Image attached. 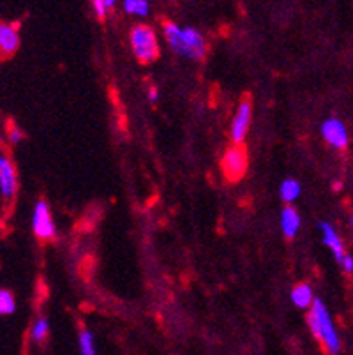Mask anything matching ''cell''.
Segmentation results:
<instances>
[{
    "label": "cell",
    "instance_id": "obj_12",
    "mask_svg": "<svg viewBox=\"0 0 353 355\" xmlns=\"http://www.w3.org/2000/svg\"><path fill=\"white\" fill-rule=\"evenodd\" d=\"M291 301L295 302V306L299 308H307V306L313 304V290H311L309 285L302 283V285H297L291 292Z\"/></svg>",
    "mask_w": 353,
    "mask_h": 355
},
{
    "label": "cell",
    "instance_id": "obj_8",
    "mask_svg": "<svg viewBox=\"0 0 353 355\" xmlns=\"http://www.w3.org/2000/svg\"><path fill=\"white\" fill-rule=\"evenodd\" d=\"M0 189L6 200H12L16 193V172L11 159L0 154Z\"/></svg>",
    "mask_w": 353,
    "mask_h": 355
},
{
    "label": "cell",
    "instance_id": "obj_5",
    "mask_svg": "<svg viewBox=\"0 0 353 355\" xmlns=\"http://www.w3.org/2000/svg\"><path fill=\"white\" fill-rule=\"evenodd\" d=\"M34 234L41 241H50V239L55 237V225L46 202H37V205H35Z\"/></svg>",
    "mask_w": 353,
    "mask_h": 355
},
{
    "label": "cell",
    "instance_id": "obj_7",
    "mask_svg": "<svg viewBox=\"0 0 353 355\" xmlns=\"http://www.w3.org/2000/svg\"><path fill=\"white\" fill-rule=\"evenodd\" d=\"M322 133L323 138H325L334 148H346V145H348V133H346V128L343 125L341 121H338V119H329V121L323 122Z\"/></svg>",
    "mask_w": 353,
    "mask_h": 355
},
{
    "label": "cell",
    "instance_id": "obj_21",
    "mask_svg": "<svg viewBox=\"0 0 353 355\" xmlns=\"http://www.w3.org/2000/svg\"><path fill=\"white\" fill-rule=\"evenodd\" d=\"M103 4H105L106 11H110V9H112L113 6H115V0H103Z\"/></svg>",
    "mask_w": 353,
    "mask_h": 355
},
{
    "label": "cell",
    "instance_id": "obj_17",
    "mask_svg": "<svg viewBox=\"0 0 353 355\" xmlns=\"http://www.w3.org/2000/svg\"><path fill=\"white\" fill-rule=\"evenodd\" d=\"M48 336V322L46 320H37L32 327V340L37 343H43Z\"/></svg>",
    "mask_w": 353,
    "mask_h": 355
},
{
    "label": "cell",
    "instance_id": "obj_3",
    "mask_svg": "<svg viewBox=\"0 0 353 355\" xmlns=\"http://www.w3.org/2000/svg\"><path fill=\"white\" fill-rule=\"evenodd\" d=\"M131 46L138 60H141V62H152V60L157 59V53H160L154 31L145 27V25H136L131 31Z\"/></svg>",
    "mask_w": 353,
    "mask_h": 355
},
{
    "label": "cell",
    "instance_id": "obj_11",
    "mask_svg": "<svg viewBox=\"0 0 353 355\" xmlns=\"http://www.w3.org/2000/svg\"><path fill=\"white\" fill-rule=\"evenodd\" d=\"M281 227L286 237H295L300 228V218L293 207H286L281 216Z\"/></svg>",
    "mask_w": 353,
    "mask_h": 355
},
{
    "label": "cell",
    "instance_id": "obj_15",
    "mask_svg": "<svg viewBox=\"0 0 353 355\" xmlns=\"http://www.w3.org/2000/svg\"><path fill=\"white\" fill-rule=\"evenodd\" d=\"M15 311V297L8 290H0V315H9Z\"/></svg>",
    "mask_w": 353,
    "mask_h": 355
},
{
    "label": "cell",
    "instance_id": "obj_10",
    "mask_svg": "<svg viewBox=\"0 0 353 355\" xmlns=\"http://www.w3.org/2000/svg\"><path fill=\"white\" fill-rule=\"evenodd\" d=\"M320 230L323 232V242H325L327 246L332 250V253H334L336 260L341 263L343 258H345V248H343V242L341 239L338 237V234H336V230L332 228V225H329V223H320Z\"/></svg>",
    "mask_w": 353,
    "mask_h": 355
},
{
    "label": "cell",
    "instance_id": "obj_2",
    "mask_svg": "<svg viewBox=\"0 0 353 355\" xmlns=\"http://www.w3.org/2000/svg\"><path fill=\"white\" fill-rule=\"evenodd\" d=\"M307 322H309V327L313 331V334L316 336V340L323 341L327 352L329 354H338L339 347V336L336 332L332 320H330V315L327 311L325 304H323L320 299H315L313 304H311L309 316H307Z\"/></svg>",
    "mask_w": 353,
    "mask_h": 355
},
{
    "label": "cell",
    "instance_id": "obj_9",
    "mask_svg": "<svg viewBox=\"0 0 353 355\" xmlns=\"http://www.w3.org/2000/svg\"><path fill=\"white\" fill-rule=\"evenodd\" d=\"M19 46V35L16 25L0 21V57H11Z\"/></svg>",
    "mask_w": 353,
    "mask_h": 355
},
{
    "label": "cell",
    "instance_id": "obj_20",
    "mask_svg": "<svg viewBox=\"0 0 353 355\" xmlns=\"http://www.w3.org/2000/svg\"><path fill=\"white\" fill-rule=\"evenodd\" d=\"M341 266L346 272H353V257L345 254V258H343V261H341Z\"/></svg>",
    "mask_w": 353,
    "mask_h": 355
},
{
    "label": "cell",
    "instance_id": "obj_22",
    "mask_svg": "<svg viewBox=\"0 0 353 355\" xmlns=\"http://www.w3.org/2000/svg\"><path fill=\"white\" fill-rule=\"evenodd\" d=\"M148 99H150L152 103H155V101H157V92H155L154 89H152L150 92H148Z\"/></svg>",
    "mask_w": 353,
    "mask_h": 355
},
{
    "label": "cell",
    "instance_id": "obj_6",
    "mask_svg": "<svg viewBox=\"0 0 353 355\" xmlns=\"http://www.w3.org/2000/svg\"><path fill=\"white\" fill-rule=\"evenodd\" d=\"M249 124H251V101L244 99V101L239 105L237 114L233 117L232 122V140L235 144H242L246 133H248Z\"/></svg>",
    "mask_w": 353,
    "mask_h": 355
},
{
    "label": "cell",
    "instance_id": "obj_16",
    "mask_svg": "<svg viewBox=\"0 0 353 355\" xmlns=\"http://www.w3.org/2000/svg\"><path fill=\"white\" fill-rule=\"evenodd\" d=\"M78 343H80V352H82L83 355L96 354V348H94V336L90 334L89 331H83L82 334H80V340H78Z\"/></svg>",
    "mask_w": 353,
    "mask_h": 355
},
{
    "label": "cell",
    "instance_id": "obj_1",
    "mask_svg": "<svg viewBox=\"0 0 353 355\" xmlns=\"http://www.w3.org/2000/svg\"><path fill=\"white\" fill-rule=\"evenodd\" d=\"M163 31L164 35H166L168 44L177 53L186 57V59H203V55L207 51V44L203 35L196 28H180L179 25L168 21V24L163 25Z\"/></svg>",
    "mask_w": 353,
    "mask_h": 355
},
{
    "label": "cell",
    "instance_id": "obj_19",
    "mask_svg": "<svg viewBox=\"0 0 353 355\" xmlns=\"http://www.w3.org/2000/svg\"><path fill=\"white\" fill-rule=\"evenodd\" d=\"M92 6H94V12H96V16L99 18V20H103L106 16V8L105 4H103V0H92Z\"/></svg>",
    "mask_w": 353,
    "mask_h": 355
},
{
    "label": "cell",
    "instance_id": "obj_4",
    "mask_svg": "<svg viewBox=\"0 0 353 355\" xmlns=\"http://www.w3.org/2000/svg\"><path fill=\"white\" fill-rule=\"evenodd\" d=\"M223 172L228 177V180L237 182L244 177L246 170H248V153L241 144H235L230 147L223 156Z\"/></svg>",
    "mask_w": 353,
    "mask_h": 355
},
{
    "label": "cell",
    "instance_id": "obj_18",
    "mask_svg": "<svg viewBox=\"0 0 353 355\" xmlns=\"http://www.w3.org/2000/svg\"><path fill=\"white\" fill-rule=\"evenodd\" d=\"M8 135H9V141H11V144H18V141L24 138V133H21V131H19V129L16 128L12 122H9L8 124Z\"/></svg>",
    "mask_w": 353,
    "mask_h": 355
},
{
    "label": "cell",
    "instance_id": "obj_14",
    "mask_svg": "<svg viewBox=\"0 0 353 355\" xmlns=\"http://www.w3.org/2000/svg\"><path fill=\"white\" fill-rule=\"evenodd\" d=\"M124 9L129 15L145 16L148 12L147 0H124Z\"/></svg>",
    "mask_w": 353,
    "mask_h": 355
},
{
    "label": "cell",
    "instance_id": "obj_13",
    "mask_svg": "<svg viewBox=\"0 0 353 355\" xmlns=\"http://www.w3.org/2000/svg\"><path fill=\"white\" fill-rule=\"evenodd\" d=\"M299 195H300V186L297 180L288 179L281 184V198H283L286 203H291L293 200H297L299 198Z\"/></svg>",
    "mask_w": 353,
    "mask_h": 355
}]
</instances>
